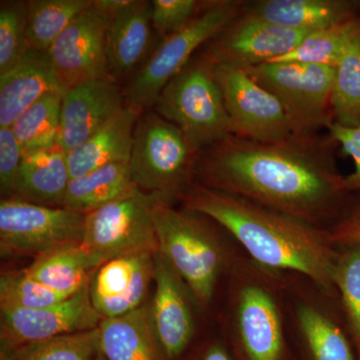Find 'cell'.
I'll use <instances>...</instances> for the list:
<instances>
[{
	"instance_id": "cell-1",
	"label": "cell",
	"mask_w": 360,
	"mask_h": 360,
	"mask_svg": "<svg viewBox=\"0 0 360 360\" xmlns=\"http://www.w3.org/2000/svg\"><path fill=\"white\" fill-rule=\"evenodd\" d=\"M338 148L328 134L274 142L229 135L200 151L194 181L328 231L354 198L336 165Z\"/></svg>"
},
{
	"instance_id": "cell-2",
	"label": "cell",
	"mask_w": 360,
	"mask_h": 360,
	"mask_svg": "<svg viewBox=\"0 0 360 360\" xmlns=\"http://www.w3.org/2000/svg\"><path fill=\"white\" fill-rule=\"evenodd\" d=\"M179 201L182 207L214 220L258 264L302 274L326 290L338 291L335 271L340 250L328 231L196 181Z\"/></svg>"
},
{
	"instance_id": "cell-3",
	"label": "cell",
	"mask_w": 360,
	"mask_h": 360,
	"mask_svg": "<svg viewBox=\"0 0 360 360\" xmlns=\"http://www.w3.org/2000/svg\"><path fill=\"white\" fill-rule=\"evenodd\" d=\"M221 288L219 331L234 359L293 360L284 326L283 272L243 251Z\"/></svg>"
},
{
	"instance_id": "cell-4",
	"label": "cell",
	"mask_w": 360,
	"mask_h": 360,
	"mask_svg": "<svg viewBox=\"0 0 360 360\" xmlns=\"http://www.w3.org/2000/svg\"><path fill=\"white\" fill-rule=\"evenodd\" d=\"M153 219L158 252L207 312L243 250L214 220L168 201L155 203Z\"/></svg>"
},
{
	"instance_id": "cell-5",
	"label": "cell",
	"mask_w": 360,
	"mask_h": 360,
	"mask_svg": "<svg viewBox=\"0 0 360 360\" xmlns=\"http://www.w3.org/2000/svg\"><path fill=\"white\" fill-rule=\"evenodd\" d=\"M283 304L293 360H357L338 291L283 272Z\"/></svg>"
},
{
	"instance_id": "cell-6",
	"label": "cell",
	"mask_w": 360,
	"mask_h": 360,
	"mask_svg": "<svg viewBox=\"0 0 360 360\" xmlns=\"http://www.w3.org/2000/svg\"><path fill=\"white\" fill-rule=\"evenodd\" d=\"M214 60L205 46L160 92L151 110L172 122L198 151L231 135Z\"/></svg>"
},
{
	"instance_id": "cell-7",
	"label": "cell",
	"mask_w": 360,
	"mask_h": 360,
	"mask_svg": "<svg viewBox=\"0 0 360 360\" xmlns=\"http://www.w3.org/2000/svg\"><path fill=\"white\" fill-rule=\"evenodd\" d=\"M200 151L179 127L153 110L143 111L135 127L129 162L137 188L174 203L194 181Z\"/></svg>"
},
{
	"instance_id": "cell-8",
	"label": "cell",
	"mask_w": 360,
	"mask_h": 360,
	"mask_svg": "<svg viewBox=\"0 0 360 360\" xmlns=\"http://www.w3.org/2000/svg\"><path fill=\"white\" fill-rule=\"evenodd\" d=\"M246 1L212 0L179 32L158 40L148 60L122 87L125 103L151 110L160 92L215 35L245 11Z\"/></svg>"
},
{
	"instance_id": "cell-9",
	"label": "cell",
	"mask_w": 360,
	"mask_h": 360,
	"mask_svg": "<svg viewBox=\"0 0 360 360\" xmlns=\"http://www.w3.org/2000/svg\"><path fill=\"white\" fill-rule=\"evenodd\" d=\"M283 106L295 134H317L333 122L335 68L267 63L243 70Z\"/></svg>"
},
{
	"instance_id": "cell-10",
	"label": "cell",
	"mask_w": 360,
	"mask_h": 360,
	"mask_svg": "<svg viewBox=\"0 0 360 360\" xmlns=\"http://www.w3.org/2000/svg\"><path fill=\"white\" fill-rule=\"evenodd\" d=\"M160 200L163 198L135 187L118 200L85 214L80 245L96 270L127 253L158 251L153 207Z\"/></svg>"
},
{
	"instance_id": "cell-11",
	"label": "cell",
	"mask_w": 360,
	"mask_h": 360,
	"mask_svg": "<svg viewBox=\"0 0 360 360\" xmlns=\"http://www.w3.org/2000/svg\"><path fill=\"white\" fill-rule=\"evenodd\" d=\"M84 224V213L1 198L0 252L4 257L35 259L58 248L82 243Z\"/></svg>"
},
{
	"instance_id": "cell-12",
	"label": "cell",
	"mask_w": 360,
	"mask_h": 360,
	"mask_svg": "<svg viewBox=\"0 0 360 360\" xmlns=\"http://www.w3.org/2000/svg\"><path fill=\"white\" fill-rule=\"evenodd\" d=\"M103 319L92 304L90 283L63 302L44 309H0V360H9L39 341L92 330Z\"/></svg>"
},
{
	"instance_id": "cell-13",
	"label": "cell",
	"mask_w": 360,
	"mask_h": 360,
	"mask_svg": "<svg viewBox=\"0 0 360 360\" xmlns=\"http://www.w3.org/2000/svg\"><path fill=\"white\" fill-rule=\"evenodd\" d=\"M213 70L224 96L231 135L274 142L293 134L279 101L245 70L215 61Z\"/></svg>"
},
{
	"instance_id": "cell-14",
	"label": "cell",
	"mask_w": 360,
	"mask_h": 360,
	"mask_svg": "<svg viewBox=\"0 0 360 360\" xmlns=\"http://www.w3.org/2000/svg\"><path fill=\"white\" fill-rule=\"evenodd\" d=\"M155 283L148 305L156 340L165 360H180L200 338L198 317L205 311L158 251L155 253Z\"/></svg>"
},
{
	"instance_id": "cell-15",
	"label": "cell",
	"mask_w": 360,
	"mask_h": 360,
	"mask_svg": "<svg viewBox=\"0 0 360 360\" xmlns=\"http://www.w3.org/2000/svg\"><path fill=\"white\" fill-rule=\"evenodd\" d=\"M110 18L94 4L80 13L49 47L47 54L63 91L89 80L110 78L106 32Z\"/></svg>"
},
{
	"instance_id": "cell-16",
	"label": "cell",
	"mask_w": 360,
	"mask_h": 360,
	"mask_svg": "<svg viewBox=\"0 0 360 360\" xmlns=\"http://www.w3.org/2000/svg\"><path fill=\"white\" fill-rule=\"evenodd\" d=\"M307 32H295L243 13L205 45L215 63L245 70L293 51Z\"/></svg>"
},
{
	"instance_id": "cell-17",
	"label": "cell",
	"mask_w": 360,
	"mask_h": 360,
	"mask_svg": "<svg viewBox=\"0 0 360 360\" xmlns=\"http://www.w3.org/2000/svg\"><path fill=\"white\" fill-rule=\"evenodd\" d=\"M155 253L136 251L108 260L90 281L92 304L103 319L129 314L146 302L155 281Z\"/></svg>"
},
{
	"instance_id": "cell-18",
	"label": "cell",
	"mask_w": 360,
	"mask_h": 360,
	"mask_svg": "<svg viewBox=\"0 0 360 360\" xmlns=\"http://www.w3.org/2000/svg\"><path fill=\"white\" fill-rule=\"evenodd\" d=\"M125 105L122 85L111 78L89 80L66 90L61 104L59 148L66 153L77 148Z\"/></svg>"
},
{
	"instance_id": "cell-19",
	"label": "cell",
	"mask_w": 360,
	"mask_h": 360,
	"mask_svg": "<svg viewBox=\"0 0 360 360\" xmlns=\"http://www.w3.org/2000/svg\"><path fill=\"white\" fill-rule=\"evenodd\" d=\"M151 1L134 0L122 13L110 18L106 32L108 75L124 86L148 60L158 40L151 21Z\"/></svg>"
},
{
	"instance_id": "cell-20",
	"label": "cell",
	"mask_w": 360,
	"mask_h": 360,
	"mask_svg": "<svg viewBox=\"0 0 360 360\" xmlns=\"http://www.w3.org/2000/svg\"><path fill=\"white\" fill-rule=\"evenodd\" d=\"M245 11L272 25L307 33L360 14L359 2L352 0H257L246 1Z\"/></svg>"
},
{
	"instance_id": "cell-21",
	"label": "cell",
	"mask_w": 360,
	"mask_h": 360,
	"mask_svg": "<svg viewBox=\"0 0 360 360\" xmlns=\"http://www.w3.org/2000/svg\"><path fill=\"white\" fill-rule=\"evenodd\" d=\"M59 86L47 52L30 49L11 70L0 75V127H11L33 103Z\"/></svg>"
},
{
	"instance_id": "cell-22",
	"label": "cell",
	"mask_w": 360,
	"mask_h": 360,
	"mask_svg": "<svg viewBox=\"0 0 360 360\" xmlns=\"http://www.w3.org/2000/svg\"><path fill=\"white\" fill-rule=\"evenodd\" d=\"M71 180L68 153L59 146L23 153L11 198L63 207Z\"/></svg>"
},
{
	"instance_id": "cell-23",
	"label": "cell",
	"mask_w": 360,
	"mask_h": 360,
	"mask_svg": "<svg viewBox=\"0 0 360 360\" xmlns=\"http://www.w3.org/2000/svg\"><path fill=\"white\" fill-rule=\"evenodd\" d=\"M143 111L127 104L122 112L84 143L68 153L71 179L111 163H129L134 131Z\"/></svg>"
},
{
	"instance_id": "cell-24",
	"label": "cell",
	"mask_w": 360,
	"mask_h": 360,
	"mask_svg": "<svg viewBox=\"0 0 360 360\" xmlns=\"http://www.w3.org/2000/svg\"><path fill=\"white\" fill-rule=\"evenodd\" d=\"M98 329L106 360H165L151 324L148 302L129 314L103 319Z\"/></svg>"
},
{
	"instance_id": "cell-25",
	"label": "cell",
	"mask_w": 360,
	"mask_h": 360,
	"mask_svg": "<svg viewBox=\"0 0 360 360\" xmlns=\"http://www.w3.org/2000/svg\"><path fill=\"white\" fill-rule=\"evenodd\" d=\"M137 187L129 163H111L70 180L63 207L89 214Z\"/></svg>"
},
{
	"instance_id": "cell-26",
	"label": "cell",
	"mask_w": 360,
	"mask_h": 360,
	"mask_svg": "<svg viewBox=\"0 0 360 360\" xmlns=\"http://www.w3.org/2000/svg\"><path fill=\"white\" fill-rule=\"evenodd\" d=\"M23 270L33 281L66 296L75 295L84 290L96 271L80 243L65 246L35 258Z\"/></svg>"
},
{
	"instance_id": "cell-27",
	"label": "cell",
	"mask_w": 360,
	"mask_h": 360,
	"mask_svg": "<svg viewBox=\"0 0 360 360\" xmlns=\"http://www.w3.org/2000/svg\"><path fill=\"white\" fill-rule=\"evenodd\" d=\"M63 97L58 91L44 94L13 123L11 129L23 153L58 146Z\"/></svg>"
},
{
	"instance_id": "cell-28",
	"label": "cell",
	"mask_w": 360,
	"mask_h": 360,
	"mask_svg": "<svg viewBox=\"0 0 360 360\" xmlns=\"http://www.w3.org/2000/svg\"><path fill=\"white\" fill-rule=\"evenodd\" d=\"M94 0H30L27 1V41L30 49L49 51L66 27Z\"/></svg>"
},
{
	"instance_id": "cell-29",
	"label": "cell",
	"mask_w": 360,
	"mask_h": 360,
	"mask_svg": "<svg viewBox=\"0 0 360 360\" xmlns=\"http://www.w3.org/2000/svg\"><path fill=\"white\" fill-rule=\"evenodd\" d=\"M360 32V14L352 20L309 32L293 51L270 63H297L335 68L350 40Z\"/></svg>"
},
{
	"instance_id": "cell-30",
	"label": "cell",
	"mask_w": 360,
	"mask_h": 360,
	"mask_svg": "<svg viewBox=\"0 0 360 360\" xmlns=\"http://www.w3.org/2000/svg\"><path fill=\"white\" fill-rule=\"evenodd\" d=\"M331 104L333 122L360 127V32L350 40L336 65Z\"/></svg>"
},
{
	"instance_id": "cell-31",
	"label": "cell",
	"mask_w": 360,
	"mask_h": 360,
	"mask_svg": "<svg viewBox=\"0 0 360 360\" xmlns=\"http://www.w3.org/2000/svg\"><path fill=\"white\" fill-rule=\"evenodd\" d=\"M335 271L336 290L360 360V246L340 248Z\"/></svg>"
},
{
	"instance_id": "cell-32",
	"label": "cell",
	"mask_w": 360,
	"mask_h": 360,
	"mask_svg": "<svg viewBox=\"0 0 360 360\" xmlns=\"http://www.w3.org/2000/svg\"><path fill=\"white\" fill-rule=\"evenodd\" d=\"M101 354L97 328L33 343L18 350L9 360H94Z\"/></svg>"
},
{
	"instance_id": "cell-33",
	"label": "cell",
	"mask_w": 360,
	"mask_h": 360,
	"mask_svg": "<svg viewBox=\"0 0 360 360\" xmlns=\"http://www.w3.org/2000/svg\"><path fill=\"white\" fill-rule=\"evenodd\" d=\"M30 49L27 41V1L0 2V75L11 70Z\"/></svg>"
},
{
	"instance_id": "cell-34",
	"label": "cell",
	"mask_w": 360,
	"mask_h": 360,
	"mask_svg": "<svg viewBox=\"0 0 360 360\" xmlns=\"http://www.w3.org/2000/svg\"><path fill=\"white\" fill-rule=\"evenodd\" d=\"M70 297L33 281L25 270L4 272L0 277V309H44Z\"/></svg>"
},
{
	"instance_id": "cell-35",
	"label": "cell",
	"mask_w": 360,
	"mask_h": 360,
	"mask_svg": "<svg viewBox=\"0 0 360 360\" xmlns=\"http://www.w3.org/2000/svg\"><path fill=\"white\" fill-rule=\"evenodd\" d=\"M205 2L198 0H153L151 21L158 39H165L186 27L200 13Z\"/></svg>"
},
{
	"instance_id": "cell-36",
	"label": "cell",
	"mask_w": 360,
	"mask_h": 360,
	"mask_svg": "<svg viewBox=\"0 0 360 360\" xmlns=\"http://www.w3.org/2000/svg\"><path fill=\"white\" fill-rule=\"evenodd\" d=\"M23 150L11 127H0V191L2 198H11Z\"/></svg>"
},
{
	"instance_id": "cell-37",
	"label": "cell",
	"mask_w": 360,
	"mask_h": 360,
	"mask_svg": "<svg viewBox=\"0 0 360 360\" xmlns=\"http://www.w3.org/2000/svg\"><path fill=\"white\" fill-rule=\"evenodd\" d=\"M326 131L338 143V148L354 160V170L345 176V186L349 193H360V127H342L331 122L326 127Z\"/></svg>"
},
{
	"instance_id": "cell-38",
	"label": "cell",
	"mask_w": 360,
	"mask_h": 360,
	"mask_svg": "<svg viewBox=\"0 0 360 360\" xmlns=\"http://www.w3.org/2000/svg\"><path fill=\"white\" fill-rule=\"evenodd\" d=\"M326 231L336 248L360 246V193H354L347 212Z\"/></svg>"
},
{
	"instance_id": "cell-39",
	"label": "cell",
	"mask_w": 360,
	"mask_h": 360,
	"mask_svg": "<svg viewBox=\"0 0 360 360\" xmlns=\"http://www.w3.org/2000/svg\"><path fill=\"white\" fill-rule=\"evenodd\" d=\"M180 360H236L229 345L217 333L200 336Z\"/></svg>"
},
{
	"instance_id": "cell-40",
	"label": "cell",
	"mask_w": 360,
	"mask_h": 360,
	"mask_svg": "<svg viewBox=\"0 0 360 360\" xmlns=\"http://www.w3.org/2000/svg\"><path fill=\"white\" fill-rule=\"evenodd\" d=\"M134 0H94V6L111 18L129 8Z\"/></svg>"
},
{
	"instance_id": "cell-41",
	"label": "cell",
	"mask_w": 360,
	"mask_h": 360,
	"mask_svg": "<svg viewBox=\"0 0 360 360\" xmlns=\"http://www.w3.org/2000/svg\"><path fill=\"white\" fill-rule=\"evenodd\" d=\"M94 360H106V359L103 356V354H101L98 355V356L96 357V359H94Z\"/></svg>"
},
{
	"instance_id": "cell-42",
	"label": "cell",
	"mask_w": 360,
	"mask_h": 360,
	"mask_svg": "<svg viewBox=\"0 0 360 360\" xmlns=\"http://www.w3.org/2000/svg\"><path fill=\"white\" fill-rule=\"evenodd\" d=\"M359 8H360V1H359Z\"/></svg>"
}]
</instances>
